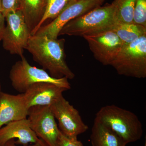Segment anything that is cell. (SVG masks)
<instances>
[{
    "instance_id": "obj_1",
    "label": "cell",
    "mask_w": 146,
    "mask_h": 146,
    "mask_svg": "<svg viewBox=\"0 0 146 146\" xmlns=\"http://www.w3.org/2000/svg\"><path fill=\"white\" fill-rule=\"evenodd\" d=\"M64 39H53L44 35H31L25 50L32 56L33 60L48 71L56 78L65 77L72 80L75 74L68 67L65 60Z\"/></svg>"
},
{
    "instance_id": "obj_2",
    "label": "cell",
    "mask_w": 146,
    "mask_h": 146,
    "mask_svg": "<svg viewBox=\"0 0 146 146\" xmlns=\"http://www.w3.org/2000/svg\"><path fill=\"white\" fill-rule=\"evenodd\" d=\"M94 121L112 129L126 145L138 141L143 136V125L138 116L115 105L102 107L96 114Z\"/></svg>"
},
{
    "instance_id": "obj_3",
    "label": "cell",
    "mask_w": 146,
    "mask_h": 146,
    "mask_svg": "<svg viewBox=\"0 0 146 146\" xmlns=\"http://www.w3.org/2000/svg\"><path fill=\"white\" fill-rule=\"evenodd\" d=\"M116 5L111 4L99 7L88 13L68 22L62 28L58 36H84L109 30L117 22Z\"/></svg>"
},
{
    "instance_id": "obj_4",
    "label": "cell",
    "mask_w": 146,
    "mask_h": 146,
    "mask_svg": "<svg viewBox=\"0 0 146 146\" xmlns=\"http://www.w3.org/2000/svg\"><path fill=\"white\" fill-rule=\"evenodd\" d=\"M110 65L120 75L145 78L146 35L124 45Z\"/></svg>"
},
{
    "instance_id": "obj_5",
    "label": "cell",
    "mask_w": 146,
    "mask_h": 146,
    "mask_svg": "<svg viewBox=\"0 0 146 146\" xmlns=\"http://www.w3.org/2000/svg\"><path fill=\"white\" fill-rule=\"evenodd\" d=\"M21 58V60L13 64L9 72L11 85L16 91L23 94L33 84L39 82L54 84L68 90L71 89L68 78H53L43 69L31 66L25 56Z\"/></svg>"
},
{
    "instance_id": "obj_6",
    "label": "cell",
    "mask_w": 146,
    "mask_h": 146,
    "mask_svg": "<svg viewBox=\"0 0 146 146\" xmlns=\"http://www.w3.org/2000/svg\"><path fill=\"white\" fill-rule=\"evenodd\" d=\"M5 18L7 24L2 40L3 47L11 54L23 57L31 36L23 14L18 10L7 13Z\"/></svg>"
},
{
    "instance_id": "obj_7",
    "label": "cell",
    "mask_w": 146,
    "mask_h": 146,
    "mask_svg": "<svg viewBox=\"0 0 146 146\" xmlns=\"http://www.w3.org/2000/svg\"><path fill=\"white\" fill-rule=\"evenodd\" d=\"M50 108L57 121L59 130L64 136L77 138L88 130V126L83 121L78 110L63 96L50 106Z\"/></svg>"
},
{
    "instance_id": "obj_8",
    "label": "cell",
    "mask_w": 146,
    "mask_h": 146,
    "mask_svg": "<svg viewBox=\"0 0 146 146\" xmlns=\"http://www.w3.org/2000/svg\"><path fill=\"white\" fill-rule=\"evenodd\" d=\"M27 119L36 136L48 146H58L60 131L50 106H32Z\"/></svg>"
},
{
    "instance_id": "obj_9",
    "label": "cell",
    "mask_w": 146,
    "mask_h": 146,
    "mask_svg": "<svg viewBox=\"0 0 146 146\" xmlns=\"http://www.w3.org/2000/svg\"><path fill=\"white\" fill-rule=\"evenodd\" d=\"M104 1L78 0L66 7L56 18L49 23L42 26L35 35L57 39L61 29L68 22L100 7Z\"/></svg>"
},
{
    "instance_id": "obj_10",
    "label": "cell",
    "mask_w": 146,
    "mask_h": 146,
    "mask_svg": "<svg viewBox=\"0 0 146 146\" xmlns=\"http://www.w3.org/2000/svg\"><path fill=\"white\" fill-rule=\"evenodd\" d=\"M83 37L95 59L104 65H110L124 46L119 36L111 30Z\"/></svg>"
},
{
    "instance_id": "obj_11",
    "label": "cell",
    "mask_w": 146,
    "mask_h": 146,
    "mask_svg": "<svg viewBox=\"0 0 146 146\" xmlns=\"http://www.w3.org/2000/svg\"><path fill=\"white\" fill-rule=\"evenodd\" d=\"M67 91L65 88L54 84L39 82L30 86L23 94L29 109L37 106H50Z\"/></svg>"
},
{
    "instance_id": "obj_12",
    "label": "cell",
    "mask_w": 146,
    "mask_h": 146,
    "mask_svg": "<svg viewBox=\"0 0 146 146\" xmlns=\"http://www.w3.org/2000/svg\"><path fill=\"white\" fill-rule=\"evenodd\" d=\"M29 108L23 93L0 94V128L8 123L27 118Z\"/></svg>"
},
{
    "instance_id": "obj_13",
    "label": "cell",
    "mask_w": 146,
    "mask_h": 146,
    "mask_svg": "<svg viewBox=\"0 0 146 146\" xmlns=\"http://www.w3.org/2000/svg\"><path fill=\"white\" fill-rule=\"evenodd\" d=\"M16 138V145L27 146L29 143H36L39 140L32 129L27 118L8 123L0 128V146H4L8 141Z\"/></svg>"
},
{
    "instance_id": "obj_14",
    "label": "cell",
    "mask_w": 146,
    "mask_h": 146,
    "mask_svg": "<svg viewBox=\"0 0 146 146\" xmlns=\"http://www.w3.org/2000/svg\"><path fill=\"white\" fill-rule=\"evenodd\" d=\"M47 0H21V10L31 34L44 14Z\"/></svg>"
},
{
    "instance_id": "obj_15",
    "label": "cell",
    "mask_w": 146,
    "mask_h": 146,
    "mask_svg": "<svg viewBox=\"0 0 146 146\" xmlns=\"http://www.w3.org/2000/svg\"><path fill=\"white\" fill-rule=\"evenodd\" d=\"M92 146H125L126 145L117 134L107 126L94 121L91 129Z\"/></svg>"
},
{
    "instance_id": "obj_16",
    "label": "cell",
    "mask_w": 146,
    "mask_h": 146,
    "mask_svg": "<svg viewBox=\"0 0 146 146\" xmlns=\"http://www.w3.org/2000/svg\"><path fill=\"white\" fill-rule=\"evenodd\" d=\"M110 30L117 35L124 45L130 44L146 35L145 27L133 23H123L117 22Z\"/></svg>"
},
{
    "instance_id": "obj_17",
    "label": "cell",
    "mask_w": 146,
    "mask_h": 146,
    "mask_svg": "<svg viewBox=\"0 0 146 146\" xmlns=\"http://www.w3.org/2000/svg\"><path fill=\"white\" fill-rule=\"evenodd\" d=\"M136 0H115L116 20L123 23H133V11Z\"/></svg>"
},
{
    "instance_id": "obj_18",
    "label": "cell",
    "mask_w": 146,
    "mask_h": 146,
    "mask_svg": "<svg viewBox=\"0 0 146 146\" xmlns=\"http://www.w3.org/2000/svg\"><path fill=\"white\" fill-rule=\"evenodd\" d=\"M69 1L70 0H47L44 14L38 25L32 33L31 35L35 34L48 19L54 20L56 18L65 8Z\"/></svg>"
},
{
    "instance_id": "obj_19",
    "label": "cell",
    "mask_w": 146,
    "mask_h": 146,
    "mask_svg": "<svg viewBox=\"0 0 146 146\" xmlns=\"http://www.w3.org/2000/svg\"><path fill=\"white\" fill-rule=\"evenodd\" d=\"M133 23L146 27V0H136Z\"/></svg>"
},
{
    "instance_id": "obj_20",
    "label": "cell",
    "mask_w": 146,
    "mask_h": 146,
    "mask_svg": "<svg viewBox=\"0 0 146 146\" xmlns=\"http://www.w3.org/2000/svg\"><path fill=\"white\" fill-rule=\"evenodd\" d=\"M21 0H2V9L5 16L12 11L21 10Z\"/></svg>"
},
{
    "instance_id": "obj_21",
    "label": "cell",
    "mask_w": 146,
    "mask_h": 146,
    "mask_svg": "<svg viewBox=\"0 0 146 146\" xmlns=\"http://www.w3.org/2000/svg\"><path fill=\"white\" fill-rule=\"evenodd\" d=\"M58 146H84L81 141L77 138H69L63 135L60 131Z\"/></svg>"
},
{
    "instance_id": "obj_22",
    "label": "cell",
    "mask_w": 146,
    "mask_h": 146,
    "mask_svg": "<svg viewBox=\"0 0 146 146\" xmlns=\"http://www.w3.org/2000/svg\"><path fill=\"white\" fill-rule=\"evenodd\" d=\"M5 18L2 12H0V41L2 40L5 28Z\"/></svg>"
},
{
    "instance_id": "obj_23",
    "label": "cell",
    "mask_w": 146,
    "mask_h": 146,
    "mask_svg": "<svg viewBox=\"0 0 146 146\" xmlns=\"http://www.w3.org/2000/svg\"><path fill=\"white\" fill-rule=\"evenodd\" d=\"M4 146H18L15 143V141L14 139L10 140L8 141L4 145ZM29 146H48L45 143V142H44L41 139H39V141H37L36 143H34L33 145H31Z\"/></svg>"
},
{
    "instance_id": "obj_24",
    "label": "cell",
    "mask_w": 146,
    "mask_h": 146,
    "mask_svg": "<svg viewBox=\"0 0 146 146\" xmlns=\"http://www.w3.org/2000/svg\"><path fill=\"white\" fill-rule=\"evenodd\" d=\"M77 1H78V0H70L69 2H68V3L67 4V5H66V6H65V7H66L68 6V5H70L71 4Z\"/></svg>"
},
{
    "instance_id": "obj_25",
    "label": "cell",
    "mask_w": 146,
    "mask_h": 146,
    "mask_svg": "<svg viewBox=\"0 0 146 146\" xmlns=\"http://www.w3.org/2000/svg\"><path fill=\"white\" fill-rule=\"evenodd\" d=\"M2 0H0V12H2Z\"/></svg>"
},
{
    "instance_id": "obj_26",
    "label": "cell",
    "mask_w": 146,
    "mask_h": 146,
    "mask_svg": "<svg viewBox=\"0 0 146 146\" xmlns=\"http://www.w3.org/2000/svg\"><path fill=\"white\" fill-rule=\"evenodd\" d=\"M2 92L1 90V81H0V94Z\"/></svg>"
},
{
    "instance_id": "obj_27",
    "label": "cell",
    "mask_w": 146,
    "mask_h": 146,
    "mask_svg": "<svg viewBox=\"0 0 146 146\" xmlns=\"http://www.w3.org/2000/svg\"><path fill=\"white\" fill-rule=\"evenodd\" d=\"M145 146H146V143H145Z\"/></svg>"
},
{
    "instance_id": "obj_28",
    "label": "cell",
    "mask_w": 146,
    "mask_h": 146,
    "mask_svg": "<svg viewBox=\"0 0 146 146\" xmlns=\"http://www.w3.org/2000/svg\"></svg>"
}]
</instances>
